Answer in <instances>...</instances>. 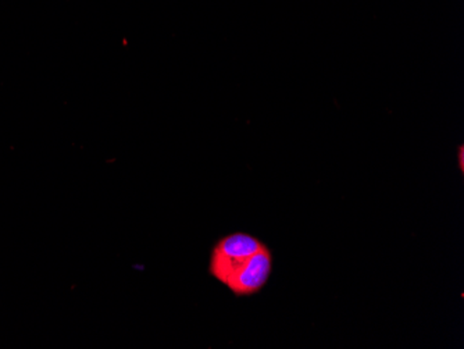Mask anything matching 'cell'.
Masks as SVG:
<instances>
[{
    "instance_id": "cell-3",
    "label": "cell",
    "mask_w": 464,
    "mask_h": 349,
    "mask_svg": "<svg viewBox=\"0 0 464 349\" xmlns=\"http://www.w3.org/2000/svg\"><path fill=\"white\" fill-rule=\"evenodd\" d=\"M463 160H464V148H463V145H460V147H459V168H460L461 173H463V171H464Z\"/></svg>"
},
{
    "instance_id": "cell-2",
    "label": "cell",
    "mask_w": 464,
    "mask_h": 349,
    "mask_svg": "<svg viewBox=\"0 0 464 349\" xmlns=\"http://www.w3.org/2000/svg\"><path fill=\"white\" fill-rule=\"evenodd\" d=\"M273 270V257L270 249L263 247L246 260L236 276L226 284L232 293L238 296H253L259 293L267 284Z\"/></svg>"
},
{
    "instance_id": "cell-1",
    "label": "cell",
    "mask_w": 464,
    "mask_h": 349,
    "mask_svg": "<svg viewBox=\"0 0 464 349\" xmlns=\"http://www.w3.org/2000/svg\"><path fill=\"white\" fill-rule=\"evenodd\" d=\"M265 247V244L245 233L231 234L221 238L216 245L210 259V275L227 284L241 269L252 255Z\"/></svg>"
}]
</instances>
